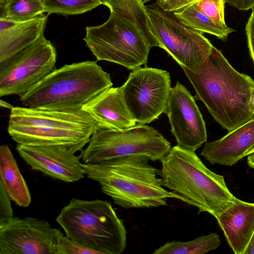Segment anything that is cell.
I'll return each mask as SVG.
<instances>
[{"label": "cell", "instance_id": "cell-34", "mask_svg": "<svg viewBox=\"0 0 254 254\" xmlns=\"http://www.w3.org/2000/svg\"><path fill=\"white\" fill-rule=\"evenodd\" d=\"M0 106L2 108L10 110H11L14 107L11 104L2 100H0Z\"/></svg>", "mask_w": 254, "mask_h": 254}, {"label": "cell", "instance_id": "cell-18", "mask_svg": "<svg viewBox=\"0 0 254 254\" xmlns=\"http://www.w3.org/2000/svg\"><path fill=\"white\" fill-rule=\"evenodd\" d=\"M82 109L93 118L98 127L121 130L136 125L126 105L120 87L107 89Z\"/></svg>", "mask_w": 254, "mask_h": 254}, {"label": "cell", "instance_id": "cell-3", "mask_svg": "<svg viewBox=\"0 0 254 254\" xmlns=\"http://www.w3.org/2000/svg\"><path fill=\"white\" fill-rule=\"evenodd\" d=\"M98 127L83 109L54 110L14 107L7 131L17 144L65 147L74 153L87 144Z\"/></svg>", "mask_w": 254, "mask_h": 254}, {"label": "cell", "instance_id": "cell-16", "mask_svg": "<svg viewBox=\"0 0 254 254\" xmlns=\"http://www.w3.org/2000/svg\"><path fill=\"white\" fill-rule=\"evenodd\" d=\"M235 254H245L254 233V203L236 197L216 218Z\"/></svg>", "mask_w": 254, "mask_h": 254}, {"label": "cell", "instance_id": "cell-14", "mask_svg": "<svg viewBox=\"0 0 254 254\" xmlns=\"http://www.w3.org/2000/svg\"><path fill=\"white\" fill-rule=\"evenodd\" d=\"M16 149L32 169L51 178L73 183L85 175L81 154L76 155L65 147L17 144Z\"/></svg>", "mask_w": 254, "mask_h": 254}, {"label": "cell", "instance_id": "cell-23", "mask_svg": "<svg viewBox=\"0 0 254 254\" xmlns=\"http://www.w3.org/2000/svg\"><path fill=\"white\" fill-rule=\"evenodd\" d=\"M0 18L16 22L29 20L45 13L43 0H0Z\"/></svg>", "mask_w": 254, "mask_h": 254}, {"label": "cell", "instance_id": "cell-32", "mask_svg": "<svg viewBox=\"0 0 254 254\" xmlns=\"http://www.w3.org/2000/svg\"><path fill=\"white\" fill-rule=\"evenodd\" d=\"M247 157V163L249 166L254 169V152L248 155Z\"/></svg>", "mask_w": 254, "mask_h": 254}, {"label": "cell", "instance_id": "cell-12", "mask_svg": "<svg viewBox=\"0 0 254 254\" xmlns=\"http://www.w3.org/2000/svg\"><path fill=\"white\" fill-rule=\"evenodd\" d=\"M62 233L44 219L12 217L0 225V254H58Z\"/></svg>", "mask_w": 254, "mask_h": 254}, {"label": "cell", "instance_id": "cell-6", "mask_svg": "<svg viewBox=\"0 0 254 254\" xmlns=\"http://www.w3.org/2000/svg\"><path fill=\"white\" fill-rule=\"evenodd\" d=\"M56 221L67 237L100 254H121L126 249L124 222L108 201L72 198Z\"/></svg>", "mask_w": 254, "mask_h": 254}, {"label": "cell", "instance_id": "cell-5", "mask_svg": "<svg viewBox=\"0 0 254 254\" xmlns=\"http://www.w3.org/2000/svg\"><path fill=\"white\" fill-rule=\"evenodd\" d=\"M113 85L110 74L96 61H86L56 68L19 97L22 104L28 107L81 110Z\"/></svg>", "mask_w": 254, "mask_h": 254}, {"label": "cell", "instance_id": "cell-37", "mask_svg": "<svg viewBox=\"0 0 254 254\" xmlns=\"http://www.w3.org/2000/svg\"><path fill=\"white\" fill-rule=\"evenodd\" d=\"M252 11L254 13V8L252 9Z\"/></svg>", "mask_w": 254, "mask_h": 254}, {"label": "cell", "instance_id": "cell-1", "mask_svg": "<svg viewBox=\"0 0 254 254\" xmlns=\"http://www.w3.org/2000/svg\"><path fill=\"white\" fill-rule=\"evenodd\" d=\"M183 69L195 90V99L223 128L232 130L254 117L250 104L254 80L233 67L215 47L198 72Z\"/></svg>", "mask_w": 254, "mask_h": 254}, {"label": "cell", "instance_id": "cell-7", "mask_svg": "<svg viewBox=\"0 0 254 254\" xmlns=\"http://www.w3.org/2000/svg\"><path fill=\"white\" fill-rule=\"evenodd\" d=\"M83 38L97 61L115 63L133 70L146 65L153 47L144 31L133 21L114 10L108 20L87 26Z\"/></svg>", "mask_w": 254, "mask_h": 254}, {"label": "cell", "instance_id": "cell-30", "mask_svg": "<svg viewBox=\"0 0 254 254\" xmlns=\"http://www.w3.org/2000/svg\"><path fill=\"white\" fill-rule=\"evenodd\" d=\"M225 3L239 10H248L254 8V0H224Z\"/></svg>", "mask_w": 254, "mask_h": 254}, {"label": "cell", "instance_id": "cell-28", "mask_svg": "<svg viewBox=\"0 0 254 254\" xmlns=\"http://www.w3.org/2000/svg\"><path fill=\"white\" fill-rule=\"evenodd\" d=\"M200 0H157L158 5L163 10L176 12Z\"/></svg>", "mask_w": 254, "mask_h": 254}, {"label": "cell", "instance_id": "cell-13", "mask_svg": "<svg viewBox=\"0 0 254 254\" xmlns=\"http://www.w3.org/2000/svg\"><path fill=\"white\" fill-rule=\"evenodd\" d=\"M165 114L178 146L195 151L206 142L205 123L195 99L178 81L172 87Z\"/></svg>", "mask_w": 254, "mask_h": 254}, {"label": "cell", "instance_id": "cell-31", "mask_svg": "<svg viewBox=\"0 0 254 254\" xmlns=\"http://www.w3.org/2000/svg\"><path fill=\"white\" fill-rule=\"evenodd\" d=\"M245 254H254V233Z\"/></svg>", "mask_w": 254, "mask_h": 254}, {"label": "cell", "instance_id": "cell-20", "mask_svg": "<svg viewBox=\"0 0 254 254\" xmlns=\"http://www.w3.org/2000/svg\"><path fill=\"white\" fill-rule=\"evenodd\" d=\"M102 4L135 22L145 33L153 47L159 46L151 30L143 0H101Z\"/></svg>", "mask_w": 254, "mask_h": 254}, {"label": "cell", "instance_id": "cell-10", "mask_svg": "<svg viewBox=\"0 0 254 254\" xmlns=\"http://www.w3.org/2000/svg\"><path fill=\"white\" fill-rule=\"evenodd\" d=\"M120 87L127 109L137 124H149L165 113L172 89L167 70L139 67L132 70Z\"/></svg>", "mask_w": 254, "mask_h": 254}, {"label": "cell", "instance_id": "cell-9", "mask_svg": "<svg viewBox=\"0 0 254 254\" xmlns=\"http://www.w3.org/2000/svg\"><path fill=\"white\" fill-rule=\"evenodd\" d=\"M146 8L158 47L165 50L182 68L198 72L214 47L209 40L173 12L162 9L156 2L147 5Z\"/></svg>", "mask_w": 254, "mask_h": 254}, {"label": "cell", "instance_id": "cell-35", "mask_svg": "<svg viewBox=\"0 0 254 254\" xmlns=\"http://www.w3.org/2000/svg\"><path fill=\"white\" fill-rule=\"evenodd\" d=\"M254 152V147L251 149L247 154H246V156H248V155L250 154H252Z\"/></svg>", "mask_w": 254, "mask_h": 254}, {"label": "cell", "instance_id": "cell-15", "mask_svg": "<svg viewBox=\"0 0 254 254\" xmlns=\"http://www.w3.org/2000/svg\"><path fill=\"white\" fill-rule=\"evenodd\" d=\"M254 147V117L222 138L205 143L201 152L211 164L231 166Z\"/></svg>", "mask_w": 254, "mask_h": 254}, {"label": "cell", "instance_id": "cell-19", "mask_svg": "<svg viewBox=\"0 0 254 254\" xmlns=\"http://www.w3.org/2000/svg\"><path fill=\"white\" fill-rule=\"evenodd\" d=\"M0 183L11 200L17 205L29 206L31 202L29 190L7 145L0 146Z\"/></svg>", "mask_w": 254, "mask_h": 254}, {"label": "cell", "instance_id": "cell-36", "mask_svg": "<svg viewBox=\"0 0 254 254\" xmlns=\"http://www.w3.org/2000/svg\"><path fill=\"white\" fill-rule=\"evenodd\" d=\"M153 0H143V1L144 3H145L146 2H150L151 1H153Z\"/></svg>", "mask_w": 254, "mask_h": 254}, {"label": "cell", "instance_id": "cell-26", "mask_svg": "<svg viewBox=\"0 0 254 254\" xmlns=\"http://www.w3.org/2000/svg\"><path fill=\"white\" fill-rule=\"evenodd\" d=\"M57 248L58 254H100L64 235L63 233L59 237Z\"/></svg>", "mask_w": 254, "mask_h": 254}, {"label": "cell", "instance_id": "cell-29", "mask_svg": "<svg viewBox=\"0 0 254 254\" xmlns=\"http://www.w3.org/2000/svg\"><path fill=\"white\" fill-rule=\"evenodd\" d=\"M249 53L254 64V13L252 11L246 26Z\"/></svg>", "mask_w": 254, "mask_h": 254}, {"label": "cell", "instance_id": "cell-22", "mask_svg": "<svg viewBox=\"0 0 254 254\" xmlns=\"http://www.w3.org/2000/svg\"><path fill=\"white\" fill-rule=\"evenodd\" d=\"M183 22L194 29L202 33L214 35L225 42L228 36L234 30L230 27L223 28L201 12L195 3L174 13Z\"/></svg>", "mask_w": 254, "mask_h": 254}, {"label": "cell", "instance_id": "cell-17", "mask_svg": "<svg viewBox=\"0 0 254 254\" xmlns=\"http://www.w3.org/2000/svg\"><path fill=\"white\" fill-rule=\"evenodd\" d=\"M49 14L22 22L0 18V64L35 43L44 34Z\"/></svg>", "mask_w": 254, "mask_h": 254}, {"label": "cell", "instance_id": "cell-27", "mask_svg": "<svg viewBox=\"0 0 254 254\" xmlns=\"http://www.w3.org/2000/svg\"><path fill=\"white\" fill-rule=\"evenodd\" d=\"M10 199L0 183V225L13 217Z\"/></svg>", "mask_w": 254, "mask_h": 254}, {"label": "cell", "instance_id": "cell-11", "mask_svg": "<svg viewBox=\"0 0 254 254\" xmlns=\"http://www.w3.org/2000/svg\"><path fill=\"white\" fill-rule=\"evenodd\" d=\"M57 52L42 35L33 45L0 64V96L25 94L54 71Z\"/></svg>", "mask_w": 254, "mask_h": 254}, {"label": "cell", "instance_id": "cell-24", "mask_svg": "<svg viewBox=\"0 0 254 254\" xmlns=\"http://www.w3.org/2000/svg\"><path fill=\"white\" fill-rule=\"evenodd\" d=\"M45 12L64 15H76L90 11L102 4L101 0H43Z\"/></svg>", "mask_w": 254, "mask_h": 254}, {"label": "cell", "instance_id": "cell-25", "mask_svg": "<svg viewBox=\"0 0 254 254\" xmlns=\"http://www.w3.org/2000/svg\"><path fill=\"white\" fill-rule=\"evenodd\" d=\"M224 0H200L195 3L198 9L220 26L227 28L224 18Z\"/></svg>", "mask_w": 254, "mask_h": 254}, {"label": "cell", "instance_id": "cell-33", "mask_svg": "<svg viewBox=\"0 0 254 254\" xmlns=\"http://www.w3.org/2000/svg\"><path fill=\"white\" fill-rule=\"evenodd\" d=\"M251 110L254 115V88L252 89L250 100Z\"/></svg>", "mask_w": 254, "mask_h": 254}, {"label": "cell", "instance_id": "cell-2", "mask_svg": "<svg viewBox=\"0 0 254 254\" xmlns=\"http://www.w3.org/2000/svg\"><path fill=\"white\" fill-rule=\"evenodd\" d=\"M149 158L134 155L98 164L81 163L85 175L97 182L102 191L126 209L166 206L169 198L180 197L162 185L160 170Z\"/></svg>", "mask_w": 254, "mask_h": 254}, {"label": "cell", "instance_id": "cell-8", "mask_svg": "<svg viewBox=\"0 0 254 254\" xmlns=\"http://www.w3.org/2000/svg\"><path fill=\"white\" fill-rule=\"evenodd\" d=\"M171 148L170 142L151 126L137 124L121 130L98 126L80 154L85 164L134 155H145L156 161H160Z\"/></svg>", "mask_w": 254, "mask_h": 254}, {"label": "cell", "instance_id": "cell-21", "mask_svg": "<svg viewBox=\"0 0 254 254\" xmlns=\"http://www.w3.org/2000/svg\"><path fill=\"white\" fill-rule=\"evenodd\" d=\"M219 235L211 232L187 242H167L156 249L153 254H203L217 249L220 245Z\"/></svg>", "mask_w": 254, "mask_h": 254}, {"label": "cell", "instance_id": "cell-4", "mask_svg": "<svg viewBox=\"0 0 254 254\" xmlns=\"http://www.w3.org/2000/svg\"><path fill=\"white\" fill-rule=\"evenodd\" d=\"M163 186L198 213L215 218L234 201L224 177L206 167L195 151L175 145L161 160Z\"/></svg>", "mask_w": 254, "mask_h": 254}]
</instances>
